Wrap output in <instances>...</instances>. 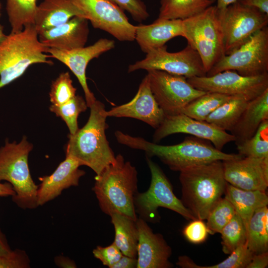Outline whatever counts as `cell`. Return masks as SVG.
<instances>
[{"label":"cell","mask_w":268,"mask_h":268,"mask_svg":"<svg viewBox=\"0 0 268 268\" xmlns=\"http://www.w3.org/2000/svg\"><path fill=\"white\" fill-rule=\"evenodd\" d=\"M118 142L133 149L144 151L146 156L157 157L174 171L216 160L238 159L244 156L239 153H226L216 149L209 141L196 136L186 137L180 143L160 145L143 138L134 137L120 131L115 133Z\"/></svg>","instance_id":"6da1fadb"},{"label":"cell","mask_w":268,"mask_h":268,"mask_svg":"<svg viewBox=\"0 0 268 268\" xmlns=\"http://www.w3.org/2000/svg\"><path fill=\"white\" fill-rule=\"evenodd\" d=\"M89 108L86 124L74 134L68 135L66 156L74 158L99 175L116 161V156L105 133L108 125L104 104L96 100Z\"/></svg>","instance_id":"7a4b0ae2"},{"label":"cell","mask_w":268,"mask_h":268,"mask_svg":"<svg viewBox=\"0 0 268 268\" xmlns=\"http://www.w3.org/2000/svg\"><path fill=\"white\" fill-rule=\"evenodd\" d=\"M137 172L121 154L116 161L95 177L92 188L101 210L107 215L118 213L137 219L134 200L137 191Z\"/></svg>","instance_id":"3957f363"},{"label":"cell","mask_w":268,"mask_h":268,"mask_svg":"<svg viewBox=\"0 0 268 268\" xmlns=\"http://www.w3.org/2000/svg\"><path fill=\"white\" fill-rule=\"evenodd\" d=\"M181 201L196 219L205 220L224 195L227 182L222 161L216 160L180 172Z\"/></svg>","instance_id":"277c9868"},{"label":"cell","mask_w":268,"mask_h":268,"mask_svg":"<svg viewBox=\"0 0 268 268\" xmlns=\"http://www.w3.org/2000/svg\"><path fill=\"white\" fill-rule=\"evenodd\" d=\"M48 49L39 41L34 24L6 35L0 43V89L22 75L33 64L53 65Z\"/></svg>","instance_id":"5b68a950"},{"label":"cell","mask_w":268,"mask_h":268,"mask_svg":"<svg viewBox=\"0 0 268 268\" xmlns=\"http://www.w3.org/2000/svg\"><path fill=\"white\" fill-rule=\"evenodd\" d=\"M33 149L26 136L21 141L6 140L0 148V181L10 183L15 194L13 201L20 208L34 209L37 202L38 186L33 181L28 166V155Z\"/></svg>","instance_id":"8992f818"},{"label":"cell","mask_w":268,"mask_h":268,"mask_svg":"<svg viewBox=\"0 0 268 268\" xmlns=\"http://www.w3.org/2000/svg\"><path fill=\"white\" fill-rule=\"evenodd\" d=\"M183 37L199 54L207 72L225 55L219 10L211 5L183 20Z\"/></svg>","instance_id":"52a82bcc"},{"label":"cell","mask_w":268,"mask_h":268,"mask_svg":"<svg viewBox=\"0 0 268 268\" xmlns=\"http://www.w3.org/2000/svg\"><path fill=\"white\" fill-rule=\"evenodd\" d=\"M151 179L148 189L145 192H137L134 203L136 213L146 222L155 223L159 221V207L173 210L188 220L196 217L175 196L172 186L160 167L150 158L146 156Z\"/></svg>","instance_id":"ba28073f"},{"label":"cell","mask_w":268,"mask_h":268,"mask_svg":"<svg viewBox=\"0 0 268 268\" xmlns=\"http://www.w3.org/2000/svg\"><path fill=\"white\" fill-rule=\"evenodd\" d=\"M227 70L236 71L244 76L268 74V27L258 31L238 49L224 56L206 76Z\"/></svg>","instance_id":"9c48e42d"},{"label":"cell","mask_w":268,"mask_h":268,"mask_svg":"<svg viewBox=\"0 0 268 268\" xmlns=\"http://www.w3.org/2000/svg\"><path fill=\"white\" fill-rule=\"evenodd\" d=\"M219 10L225 55L238 49L254 34L268 27V14L238 1Z\"/></svg>","instance_id":"30bf717a"},{"label":"cell","mask_w":268,"mask_h":268,"mask_svg":"<svg viewBox=\"0 0 268 268\" xmlns=\"http://www.w3.org/2000/svg\"><path fill=\"white\" fill-rule=\"evenodd\" d=\"M147 76L152 93L165 115L181 113L188 103L206 93L194 87L182 75L149 70Z\"/></svg>","instance_id":"8fae6325"},{"label":"cell","mask_w":268,"mask_h":268,"mask_svg":"<svg viewBox=\"0 0 268 268\" xmlns=\"http://www.w3.org/2000/svg\"><path fill=\"white\" fill-rule=\"evenodd\" d=\"M145 58L129 66L128 72L159 70L186 78L205 76L206 71L198 53L189 45L182 50L169 52L166 45L153 49Z\"/></svg>","instance_id":"7c38bea8"},{"label":"cell","mask_w":268,"mask_h":268,"mask_svg":"<svg viewBox=\"0 0 268 268\" xmlns=\"http://www.w3.org/2000/svg\"><path fill=\"white\" fill-rule=\"evenodd\" d=\"M187 79L197 89L240 97L248 101L256 98L268 88V74L244 76L236 71L227 70L210 76H195Z\"/></svg>","instance_id":"4fadbf2b"},{"label":"cell","mask_w":268,"mask_h":268,"mask_svg":"<svg viewBox=\"0 0 268 268\" xmlns=\"http://www.w3.org/2000/svg\"><path fill=\"white\" fill-rule=\"evenodd\" d=\"M93 27L104 30L121 41L135 40L136 26L124 11L107 0H73Z\"/></svg>","instance_id":"5bb4252c"},{"label":"cell","mask_w":268,"mask_h":268,"mask_svg":"<svg viewBox=\"0 0 268 268\" xmlns=\"http://www.w3.org/2000/svg\"><path fill=\"white\" fill-rule=\"evenodd\" d=\"M191 134L210 141L218 150L222 151L225 145L235 141V138L206 122L196 120L183 113L165 115L164 120L153 134V142L157 143L165 137L175 134Z\"/></svg>","instance_id":"9a60e30c"},{"label":"cell","mask_w":268,"mask_h":268,"mask_svg":"<svg viewBox=\"0 0 268 268\" xmlns=\"http://www.w3.org/2000/svg\"><path fill=\"white\" fill-rule=\"evenodd\" d=\"M115 47L114 40L101 38L93 45L71 50H61L49 48L47 53L67 66L77 78L85 97L88 107L96 100L89 89L86 80V70L88 63L94 58H98L104 53Z\"/></svg>","instance_id":"2e32d148"},{"label":"cell","mask_w":268,"mask_h":268,"mask_svg":"<svg viewBox=\"0 0 268 268\" xmlns=\"http://www.w3.org/2000/svg\"><path fill=\"white\" fill-rule=\"evenodd\" d=\"M224 176L230 185L245 190L266 191L268 158L244 156L222 161Z\"/></svg>","instance_id":"e0dca14e"},{"label":"cell","mask_w":268,"mask_h":268,"mask_svg":"<svg viewBox=\"0 0 268 268\" xmlns=\"http://www.w3.org/2000/svg\"><path fill=\"white\" fill-rule=\"evenodd\" d=\"M107 117H126L140 120L156 129L165 115L157 103L151 90L147 75L142 79L132 100L106 111Z\"/></svg>","instance_id":"ac0fdd59"},{"label":"cell","mask_w":268,"mask_h":268,"mask_svg":"<svg viewBox=\"0 0 268 268\" xmlns=\"http://www.w3.org/2000/svg\"><path fill=\"white\" fill-rule=\"evenodd\" d=\"M136 224L138 234L136 268H172L169 261L172 250L163 236L154 233L141 218H137Z\"/></svg>","instance_id":"d6986e66"},{"label":"cell","mask_w":268,"mask_h":268,"mask_svg":"<svg viewBox=\"0 0 268 268\" xmlns=\"http://www.w3.org/2000/svg\"><path fill=\"white\" fill-rule=\"evenodd\" d=\"M80 163L74 158L66 156L54 172L48 176L39 178L37 202L38 206L43 205L58 196L70 187L78 186L80 178L85 174L79 167Z\"/></svg>","instance_id":"ffe728a7"},{"label":"cell","mask_w":268,"mask_h":268,"mask_svg":"<svg viewBox=\"0 0 268 268\" xmlns=\"http://www.w3.org/2000/svg\"><path fill=\"white\" fill-rule=\"evenodd\" d=\"M88 21L82 17H73L63 24L39 33V40L49 48L61 50L83 47L89 34Z\"/></svg>","instance_id":"44dd1931"},{"label":"cell","mask_w":268,"mask_h":268,"mask_svg":"<svg viewBox=\"0 0 268 268\" xmlns=\"http://www.w3.org/2000/svg\"><path fill=\"white\" fill-rule=\"evenodd\" d=\"M183 36V20L157 18L149 25L136 26L135 40L144 53L165 45L169 40Z\"/></svg>","instance_id":"7402d4cb"},{"label":"cell","mask_w":268,"mask_h":268,"mask_svg":"<svg viewBox=\"0 0 268 268\" xmlns=\"http://www.w3.org/2000/svg\"><path fill=\"white\" fill-rule=\"evenodd\" d=\"M75 16L87 19L73 0H44L37 5L34 25L38 34L63 24Z\"/></svg>","instance_id":"603a6c76"},{"label":"cell","mask_w":268,"mask_h":268,"mask_svg":"<svg viewBox=\"0 0 268 268\" xmlns=\"http://www.w3.org/2000/svg\"><path fill=\"white\" fill-rule=\"evenodd\" d=\"M268 120V88L249 101L237 122L230 131L237 145L251 137L261 123Z\"/></svg>","instance_id":"cb8c5ba5"},{"label":"cell","mask_w":268,"mask_h":268,"mask_svg":"<svg viewBox=\"0 0 268 268\" xmlns=\"http://www.w3.org/2000/svg\"><path fill=\"white\" fill-rule=\"evenodd\" d=\"M224 195L241 218L246 230L254 213L261 208L267 206L268 204L266 191L245 190L228 183L226 184Z\"/></svg>","instance_id":"d4e9b609"},{"label":"cell","mask_w":268,"mask_h":268,"mask_svg":"<svg viewBox=\"0 0 268 268\" xmlns=\"http://www.w3.org/2000/svg\"><path fill=\"white\" fill-rule=\"evenodd\" d=\"M110 216L115 229L114 243L123 255L137 258L138 234L136 221L118 213Z\"/></svg>","instance_id":"484cf974"},{"label":"cell","mask_w":268,"mask_h":268,"mask_svg":"<svg viewBox=\"0 0 268 268\" xmlns=\"http://www.w3.org/2000/svg\"><path fill=\"white\" fill-rule=\"evenodd\" d=\"M216 0H160L158 18L185 20L197 15Z\"/></svg>","instance_id":"4316f807"},{"label":"cell","mask_w":268,"mask_h":268,"mask_svg":"<svg viewBox=\"0 0 268 268\" xmlns=\"http://www.w3.org/2000/svg\"><path fill=\"white\" fill-rule=\"evenodd\" d=\"M248 248L254 254L268 250V208L257 210L251 217L246 230Z\"/></svg>","instance_id":"83f0119b"},{"label":"cell","mask_w":268,"mask_h":268,"mask_svg":"<svg viewBox=\"0 0 268 268\" xmlns=\"http://www.w3.org/2000/svg\"><path fill=\"white\" fill-rule=\"evenodd\" d=\"M249 101L242 97H233L211 113L205 121L221 130L230 132Z\"/></svg>","instance_id":"f1b7e54d"},{"label":"cell","mask_w":268,"mask_h":268,"mask_svg":"<svg viewBox=\"0 0 268 268\" xmlns=\"http://www.w3.org/2000/svg\"><path fill=\"white\" fill-rule=\"evenodd\" d=\"M233 97L234 96L206 92L188 103L181 113L196 120L204 121L211 113Z\"/></svg>","instance_id":"f546056e"},{"label":"cell","mask_w":268,"mask_h":268,"mask_svg":"<svg viewBox=\"0 0 268 268\" xmlns=\"http://www.w3.org/2000/svg\"><path fill=\"white\" fill-rule=\"evenodd\" d=\"M37 0H6V10L11 27V32L22 30L34 24Z\"/></svg>","instance_id":"4dcf8cb0"},{"label":"cell","mask_w":268,"mask_h":268,"mask_svg":"<svg viewBox=\"0 0 268 268\" xmlns=\"http://www.w3.org/2000/svg\"><path fill=\"white\" fill-rule=\"evenodd\" d=\"M254 254L248 248L246 241L236 248L225 260L213 266L197 265L186 256L179 257L176 264L183 268H247Z\"/></svg>","instance_id":"1f68e13d"},{"label":"cell","mask_w":268,"mask_h":268,"mask_svg":"<svg viewBox=\"0 0 268 268\" xmlns=\"http://www.w3.org/2000/svg\"><path fill=\"white\" fill-rule=\"evenodd\" d=\"M237 149L244 156L268 158V120L261 123L251 137L237 145Z\"/></svg>","instance_id":"d6a6232c"},{"label":"cell","mask_w":268,"mask_h":268,"mask_svg":"<svg viewBox=\"0 0 268 268\" xmlns=\"http://www.w3.org/2000/svg\"><path fill=\"white\" fill-rule=\"evenodd\" d=\"M86 101L80 95H75L66 103L50 106V111L61 117L67 124L69 134H74L79 129L77 119L80 113L87 110Z\"/></svg>","instance_id":"836d02e7"},{"label":"cell","mask_w":268,"mask_h":268,"mask_svg":"<svg viewBox=\"0 0 268 268\" xmlns=\"http://www.w3.org/2000/svg\"><path fill=\"white\" fill-rule=\"evenodd\" d=\"M220 233L221 234L222 251L225 254H230L236 248L247 241L245 226L237 213L223 228Z\"/></svg>","instance_id":"e575fe53"},{"label":"cell","mask_w":268,"mask_h":268,"mask_svg":"<svg viewBox=\"0 0 268 268\" xmlns=\"http://www.w3.org/2000/svg\"><path fill=\"white\" fill-rule=\"evenodd\" d=\"M234 207L226 198H222L209 212L206 220L208 233H220L236 214Z\"/></svg>","instance_id":"d590c367"},{"label":"cell","mask_w":268,"mask_h":268,"mask_svg":"<svg viewBox=\"0 0 268 268\" xmlns=\"http://www.w3.org/2000/svg\"><path fill=\"white\" fill-rule=\"evenodd\" d=\"M76 90L68 72H62L52 83L50 101L55 106L63 105L76 95Z\"/></svg>","instance_id":"8d00e7d4"},{"label":"cell","mask_w":268,"mask_h":268,"mask_svg":"<svg viewBox=\"0 0 268 268\" xmlns=\"http://www.w3.org/2000/svg\"><path fill=\"white\" fill-rule=\"evenodd\" d=\"M128 12L138 22L146 20L149 16L146 5L141 0H107Z\"/></svg>","instance_id":"74e56055"},{"label":"cell","mask_w":268,"mask_h":268,"mask_svg":"<svg viewBox=\"0 0 268 268\" xmlns=\"http://www.w3.org/2000/svg\"><path fill=\"white\" fill-rule=\"evenodd\" d=\"M183 233L189 242L194 244L204 242L209 234L206 224L199 219L191 220L184 228Z\"/></svg>","instance_id":"f35d334b"},{"label":"cell","mask_w":268,"mask_h":268,"mask_svg":"<svg viewBox=\"0 0 268 268\" xmlns=\"http://www.w3.org/2000/svg\"><path fill=\"white\" fill-rule=\"evenodd\" d=\"M92 253L96 259L99 260L104 266L109 268L123 255L114 242L106 247L97 246L93 250Z\"/></svg>","instance_id":"ab89813d"},{"label":"cell","mask_w":268,"mask_h":268,"mask_svg":"<svg viewBox=\"0 0 268 268\" xmlns=\"http://www.w3.org/2000/svg\"><path fill=\"white\" fill-rule=\"evenodd\" d=\"M30 260L26 252L21 249L12 250L7 256H0V268H29Z\"/></svg>","instance_id":"60d3db41"},{"label":"cell","mask_w":268,"mask_h":268,"mask_svg":"<svg viewBox=\"0 0 268 268\" xmlns=\"http://www.w3.org/2000/svg\"><path fill=\"white\" fill-rule=\"evenodd\" d=\"M268 265V252L254 254L247 268H265Z\"/></svg>","instance_id":"b9f144b4"},{"label":"cell","mask_w":268,"mask_h":268,"mask_svg":"<svg viewBox=\"0 0 268 268\" xmlns=\"http://www.w3.org/2000/svg\"><path fill=\"white\" fill-rule=\"evenodd\" d=\"M241 4L258 9L268 14V0H238Z\"/></svg>","instance_id":"7bdbcfd3"},{"label":"cell","mask_w":268,"mask_h":268,"mask_svg":"<svg viewBox=\"0 0 268 268\" xmlns=\"http://www.w3.org/2000/svg\"><path fill=\"white\" fill-rule=\"evenodd\" d=\"M136 267L137 258H132L123 255L111 268H135Z\"/></svg>","instance_id":"ee69618b"},{"label":"cell","mask_w":268,"mask_h":268,"mask_svg":"<svg viewBox=\"0 0 268 268\" xmlns=\"http://www.w3.org/2000/svg\"><path fill=\"white\" fill-rule=\"evenodd\" d=\"M54 262L57 267L61 268H75L77 267L73 260L62 255L55 257Z\"/></svg>","instance_id":"f6af8a7d"},{"label":"cell","mask_w":268,"mask_h":268,"mask_svg":"<svg viewBox=\"0 0 268 268\" xmlns=\"http://www.w3.org/2000/svg\"><path fill=\"white\" fill-rule=\"evenodd\" d=\"M12 251L5 234L0 228V256L8 255Z\"/></svg>","instance_id":"bcb514c9"},{"label":"cell","mask_w":268,"mask_h":268,"mask_svg":"<svg viewBox=\"0 0 268 268\" xmlns=\"http://www.w3.org/2000/svg\"><path fill=\"white\" fill-rule=\"evenodd\" d=\"M15 194L12 185L8 183H1L0 181V197H13Z\"/></svg>","instance_id":"7dc6e473"},{"label":"cell","mask_w":268,"mask_h":268,"mask_svg":"<svg viewBox=\"0 0 268 268\" xmlns=\"http://www.w3.org/2000/svg\"><path fill=\"white\" fill-rule=\"evenodd\" d=\"M217 0V4L216 5L217 8L222 10L225 9L229 5L236 2L238 0Z\"/></svg>","instance_id":"c3c4849f"},{"label":"cell","mask_w":268,"mask_h":268,"mask_svg":"<svg viewBox=\"0 0 268 268\" xmlns=\"http://www.w3.org/2000/svg\"><path fill=\"white\" fill-rule=\"evenodd\" d=\"M6 35L3 33V26L0 24V43L5 38Z\"/></svg>","instance_id":"681fc988"},{"label":"cell","mask_w":268,"mask_h":268,"mask_svg":"<svg viewBox=\"0 0 268 268\" xmlns=\"http://www.w3.org/2000/svg\"><path fill=\"white\" fill-rule=\"evenodd\" d=\"M0 10H1V3H0Z\"/></svg>","instance_id":"f907efd6"}]
</instances>
